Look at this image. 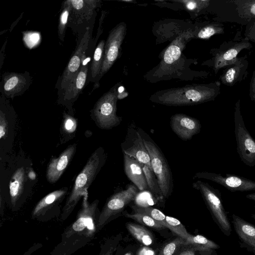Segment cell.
Listing matches in <instances>:
<instances>
[{
	"mask_svg": "<svg viewBox=\"0 0 255 255\" xmlns=\"http://www.w3.org/2000/svg\"><path fill=\"white\" fill-rule=\"evenodd\" d=\"M82 198L81 208L76 220L64 230L61 242L50 255H71L91 242L99 231V201L96 199L90 203L88 193Z\"/></svg>",
	"mask_w": 255,
	"mask_h": 255,
	"instance_id": "6da1fadb",
	"label": "cell"
},
{
	"mask_svg": "<svg viewBox=\"0 0 255 255\" xmlns=\"http://www.w3.org/2000/svg\"><path fill=\"white\" fill-rule=\"evenodd\" d=\"M219 81L209 84H192L157 91L149 100L168 106L198 105L213 101L220 94Z\"/></svg>",
	"mask_w": 255,
	"mask_h": 255,
	"instance_id": "7a4b0ae2",
	"label": "cell"
},
{
	"mask_svg": "<svg viewBox=\"0 0 255 255\" xmlns=\"http://www.w3.org/2000/svg\"><path fill=\"white\" fill-rule=\"evenodd\" d=\"M106 159V153L102 147L95 150L91 155L83 170L77 175L66 201L61 215L62 221L70 216L80 199L88 193V188L104 165Z\"/></svg>",
	"mask_w": 255,
	"mask_h": 255,
	"instance_id": "3957f363",
	"label": "cell"
},
{
	"mask_svg": "<svg viewBox=\"0 0 255 255\" xmlns=\"http://www.w3.org/2000/svg\"><path fill=\"white\" fill-rule=\"evenodd\" d=\"M138 130L149 153L152 169L157 179L163 197L168 198L173 192V180L166 158L150 135L138 127Z\"/></svg>",
	"mask_w": 255,
	"mask_h": 255,
	"instance_id": "277c9868",
	"label": "cell"
},
{
	"mask_svg": "<svg viewBox=\"0 0 255 255\" xmlns=\"http://www.w3.org/2000/svg\"><path fill=\"white\" fill-rule=\"evenodd\" d=\"M192 186L200 192L214 222L222 233L227 237L230 236L232 229L223 204L220 191L201 180L193 182Z\"/></svg>",
	"mask_w": 255,
	"mask_h": 255,
	"instance_id": "5b68a950",
	"label": "cell"
},
{
	"mask_svg": "<svg viewBox=\"0 0 255 255\" xmlns=\"http://www.w3.org/2000/svg\"><path fill=\"white\" fill-rule=\"evenodd\" d=\"M118 84L111 88L95 103L91 117L101 128L110 129L120 125L123 118L117 114Z\"/></svg>",
	"mask_w": 255,
	"mask_h": 255,
	"instance_id": "8992f818",
	"label": "cell"
},
{
	"mask_svg": "<svg viewBox=\"0 0 255 255\" xmlns=\"http://www.w3.org/2000/svg\"><path fill=\"white\" fill-rule=\"evenodd\" d=\"M235 133L237 152L242 161L246 165H255V140L245 127L240 109V100L235 104L234 113Z\"/></svg>",
	"mask_w": 255,
	"mask_h": 255,
	"instance_id": "52a82bcc",
	"label": "cell"
},
{
	"mask_svg": "<svg viewBox=\"0 0 255 255\" xmlns=\"http://www.w3.org/2000/svg\"><path fill=\"white\" fill-rule=\"evenodd\" d=\"M137 188L128 184L124 190L112 195L107 200L101 211L98 222V230L102 229L112 217L124 210L126 207L136 198Z\"/></svg>",
	"mask_w": 255,
	"mask_h": 255,
	"instance_id": "ba28073f",
	"label": "cell"
},
{
	"mask_svg": "<svg viewBox=\"0 0 255 255\" xmlns=\"http://www.w3.org/2000/svg\"><path fill=\"white\" fill-rule=\"evenodd\" d=\"M252 47L246 37L240 40L225 42L219 48L211 50L213 57L210 66L216 74L220 69L235 63L238 60V55L242 50L250 49Z\"/></svg>",
	"mask_w": 255,
	"mask_h": 255,
	"instance_id": "9c48e42d",
	"label": "cell"
},
{
	"mask_svg": "<svg viewBox=\"0 0 255 255\" xmlns=\"http://www.w3.org/2000/svg\"><path fill=\"white\" fill-rule=\"evenodd\" d=\"M90 38V28H88L81 37L76 51L63 73L58 78L55 85L58 90V95L67 87L73 77L79 71L84 60L86 59V52L88 49Z\"/></svg>",
	"mask_w": 255,
	"mask_h": 255,
	"instance_id": "30bf717a",
	"label": "cell"
},
{
	"mask_svg": "<svg viewBox=\"0 0 255 255\" xmlns=\"http://www.w3.org/2000/svg\"><path fill=\"white\" fill-rule=\"evenodd\" d=\"M121 146L123 153L135 158L152 170L149 153L138 130V127L134 122L128 125L125 139Z\"/></svg>",
	"mask_w": 255,
	"mask_h": 255,
	"instance_id": "8fae6325",
	"label": "cell"
},
{
	"mask_svg": "<svg viewBox=\"0 0 255 255\" xmlns=\"http://www.w3.org/2000/svg\"><path fill=\"white\" fill-rule=\"evenodd\" d=\"M126 31V24L124 22L117 24L110 31L105 43L104 60L100 80L118 58Z\"/></svg>",
	"mask_w": 255,
	"mask_h": 255,
	"instance_id": "7c38bea8",
	"label": "cell"
},
{
	"mask_svg": "<svg viewBox=\"0 0 255 255\" xmlns=\"http://www.w3.org/2000/svg\"><path fill=\"white\" fill-rule=\"evenodd\" d=\"M100 2V0H71L67 26L77 33L80 27L91 21Z\"/></svg>",
	"mask_w": 255,
	"mask_h": 255,
	"instance_id": "4fadbf2b",
	"label": "cell"
},
{
	"mask_svg": "<svg viewBox=\"0 0 255 255\" xmlns=\"http://www.w3.org/2000/svg\"><path fill=\"white\" fill-rule=\"evenodd\" d=\"M193 179H204L216 182L232 192L255 191V181L236 175L221 174L206 171L196 173Z\"/></svg>",
	"mask_w": 255,
	"mask_h": 255,
	"instance_id": "5bb4252c",
	"label": "cell"
},
{
	"mask_svg": "<svg viewBox=\"0 0 255 255\" xmlns=\"http://www.w3.org/2000/svg\"><path fill=\"white\" fill-rule=\"evenodd\" d=\"M67 193V188L55 190L42 198L35 206L31 217L41 221H48L56 216V211Z\"/></svg>",
	"mask_w": 255,
	"mask_h": 255,
	"instance_id": "9a60e30c",
	"label": "cell"
},
{
	"mask_svg": "<svg viewBox=\"0 0 255 255\" xmlns=\"http://www.w3.org/2000/svg\"><path fill=\"white\" fill-rule=\"evenodd\" d=\"M32 82L29 72H5L0 82V92L7 99L21 96L28 89Z\"/></svg>",
	"mask_w": 255,
	"mask_h": 255,
	"instance_id": "2e32d148",
	"label": "cell"
},
{
	"mask_svg": "<svg viewBox=\"0 0 255 255\" xmlns=\"http://www.w3.org/2000/svg\"><path fill=\"white\" fill-rule=\"evenodd\" d=\"M89 72V64L84 61L78 73L73 77L67 87L59 95L57 103L64 106L70 114H73L72 106L82 92L86 83Z\"/></svg>",
	"mask_w": 255,
	"mask_h": 255,
	"instance_id": "e0dca14e",
	"label": "cell"
},
{
	"mask_svg": "<svg viewBox=\"0 0 255 255\" xmlns=\"http://www.w3.org/2000/svg\"><path fill=\"white\" fill-rule=\"evenodd\" d=\"M172 130L181 139L188 140L201 130L200 121L192 117L183 114H176L170 118Z\"/></svg>",
	"mask_w": 255,
	"mask_h": 255,
	"instance_id": "ac0fdd59",
	"label": "cell"
},
{
	"mask_svg": "<svg viewBox=\"0 0 255 255\" xmlns=\"http://www.w3.org/2000/svg\"><path fill=\"white\" fill-rule=\"evenodd\" d=\"M232 222L240 248L255 255V226L235 214L232 215Z\"/></svg>",
	"mask_w": 255,
	"mask_h": 255,
	"instance_id": "d6986e66",
	"label": "cell"
},
{
	"mask_svg": "<svg viewBox=\"0 0 255 255\" xmlns=\"http://www.w3.org/2000/svg\"><path fill=\"white\" fill-rule=\"evenodd\" d=\"M195 32L186 31L177 37L166 48L164 53L159 69L166 70L180 58L187 40L194 37Z\"/></svg>",
	"mask_w": 255,
	"mask_h": 255,
	"instance_id": "ffe728a7",
	"label": "cell"
},
{
	"mask_svg": "<svg viewBox=\"0 0 255 255\" xmlns=\"http://www.w3.org/2000/svg\"><path fill=\"white\" fill-rule=\"evenodd\" d=\"M76 149V144L71 145L58 157L50 160L46 171V178L49 182L54 183L59 180L72 159Z\"/></svg>",
	"mask_w": 255,
	"mask_h": 255,
	"instance_id": "44dd1931",
	"label": "cell"
},
{
	"mask_svg": "<svg viewBox=\"0 0 255 255\" xmlns=\"http://www.w3.org/2000/svg\"><path fill=\"white\" fill-rule=\"evenodd\" d=\"M249 62L247 55L238 57L233 64L226 67L219 77L220 82L228 86H233L247 77Z\"/></svg>",
	"mask_w": 255,
	"mask_h": 255,
	"instance_id": "7402d4cb",
	"label": "cell"
},
{
	"mask_svg": "<svg viewBox=\"0 0 255 255\" xmlns=\"http://www.w3.org/2000/svg\"><path fill=\"white\" fill-rule=\"evenodd\" d=\"M124 155V170L128 178L140 191L149 190L142 163L125 153Z\"/></svg>",
	"mask_w": 255,
	"mask_h": 255,
	"instance_id": "603a6c76",
	"label": "cell"
},
{
	"mask_svg": "<svg viewBox=\"0 0 255 255\" xmlns=\"http://www.w3.org/2000/svg\"><path fill=\"white\" fill-rule=\"evenodd\" d=\"M26 180V174L24 167L17 169L9 183V195L11 207L13 210H17V204L23 193L24 185Z\"/></svg>",
	"mask_w": 255,
	"mask_h": 255,
	"instance_id": "cb8c5ba5",
	"label": "cell"
},
{
	"mask_svg": "<svg viewBox=\"0 0 255 255\" xmlns=\"http://www.w3.org/2000/svg\"><path fill=\"white\" fill-rule=\"evenodd\" d=\"M105 41L101 40L95 49L90 67V79L89 80L94 83L93 90L99 86L100 75L104 60Z\"/></svg>",
	"mask_w": 255,
	"mask_h": 255,
	"instance_id": "d4e9b609",
	"label": "cell"
},
{
	"mask_svg": "<svg viewBox=\"0 0 255 255\" xmlns=\"http://www.w3.org/2000/svg\"><path fill=\"white\" fill-rule=\"evenodd\" d=\"M185 241V245H191L197 251L204 253L206 255H217L216 250L220 248L216 243L200 235H190Z\"/></svg>",
	"mask_w": 255,
	"mask_h": 255,
	"instance_id": "484cf974",
	"label": "cell"
},
{
	"mask_svg": "<svg viewBox=\"0 0 255 255\" xmlns=\"http://www.w3.org/2000/svg\"><path fill=\"white\" fill-rule=\"evenodd\" d=\"M126 227L130 234L145 246H149L153 244V234L143 226L129 222L127 224Z\"/></svg>",
	"mask_w": 255,
	"mask_h": 255,
	"instance_id": "4316f807",
	"label": "cell"
},
{
	"mask_svg": "<svg viewBox=\"0 0 255 255\" xmlns=\"http://www.w3.org/2000/svg\"><path fill=\"white\" fill-rule=\"evenodd\" d=\"M71 10V0L64 1L62 4L61 12L59 16L58 26V34L59 39L63 41L66 28L68 25V18Z\"/></svg>",
	"mask_w": 255,
	"mask_h": 255,
	"instance_id": "83f0119b",
	"label": "cell"
},
{
	"mask_svg": "<svg viewBox=\"0 0 255 255\" xmlns=\"http://www.w3.org/2000/svg\"><path fill=\"white\" fill-rule=\"evenodd\" d=\"M224 33V27L220 23H212L207 24L200 28L195 34L194 37L202 39H208L216 34Z\"/></svg>",
	"mask_w": 255,
	"mask_h": 255,
	"instance_id": "f1b7e54d",
	"label": "cell"
},
{
	"mask_svg": "<svg viewBox=\"0 0 255 255\" xmlns=\"http://www.w3.org/2000/svg\"><path fill=\"white\" fill-rule=\"evenodd\" d=\"M241 17L246 18H255V0H233Z\"/></svg>",
	"mask_w": 255,
	"mask_h": 255,
	"instance_id": "f546056e",
	"label": "cell"
},
{
	"mask_svg": "<svg viewBox=\"0 0 255 255\" xmlns=\"http://www.w3.org/2000/svg\"><path fill=\"white\" fill-rule=\"evenodd\" d=\"M149 190L157 197H163L153 170L147 165L142 164Z\"/></svg>",
	"mask_w": 255,
	"mask_h": 255,
	"instance_id": "4dcf8cb0",
	"label": "cell"
},
{
	"mask_svg": "<svg viewBox=\"0 0 255 255\" xmlns=\"http://www.w3.org/2000/svg\"><path fill=\"white\" fill-rule=\"evenodd\" d=\"M134 213L146 214L166 228V215L159 210L151 207H143L138 205L131 206Z\"/></svg>",
	"mask_w": 255,
	"mask_h": 255,
	"instance_id": "1f68e13d",
	"label": "cell"
},
{
	"mask_svg": "<svg viewBox=\"0 0 255 255\" xmlns=\"http://www.w3.org/2000/svg\"><path fill=\"white\" fill-rule=\"evenodd\" d=\"M185 242V239L177 236L165 244L160 249L158 255H177Z\"/></svg>",
	"mask_w": 255,
	"mask_h": 255,
	"instance_id": "d6a6232c",
	"label": "cell"
},
{
	"mask_svg": "<svg viewBox=\"0 0 255 255\" xmlns=\"http://www.w3.org/2000/svg\"><path fill=\"white\" fill-rule=\"evenodd\" d=\"M123 214L125 217L131 218L143 225L151 228L156 230L165 228L162 224L146 214L138 213L129 214L127 212H124Z\"/></svg>",
	"mask_w": 255,
	"mask_h": 255,
	"instance_id": "836d02e7",
	"label": "cell"
},
{
	"mask_svg": "<svg viewBox=\"0 0 255 255\" xmlns=\"http://www.w3.org/2000/svg\"><path fill=\"white\" fill-rule=\"evenodd\" d=\"M166 228L169 229L177 236L185 239L190 235L187 232L182 224L178 219L173 217L166 216Z\"/></svg>",
	"mask_w": 255,
	"mask_h": 255,
	"instance_id": "e575fe53",
	"label": "cell"
},
{
	"mask_svg": "<svg viewBox=\"0 0 255 255\" xmlns=\"http://www.w3.org/2000/svg\"><path fill=\"white\" fill-rule=\"evenodd\" d=\"M122 235H118L115 237L107 240L101 246L98 255H113L121 240Z\"/></svg>",
	"mask_w": 255,
	"mask_h": 255,
	"instance_id": "d590c367",
	"label": "cell"
},
{
	"mask_svg": "<svg viewBox=\"0 0 255 255\" xmlns=\"http://www.w3.org/2000/svg\"><path fill=\"white\" fill-rule=\"evenodd\" d=\"M182 3L186 9L189 11L199 12L207 7L210 2L209 0H185L178 1Z\"/></svg>",
	"mask_w": 255,
	"mask_h": 255,
	"instance_id": "8d00e7d4",
	"label": "cell"
},
{
	"mask_svg": "<svg viewBox=\"0 0 255 255\" xmlns=\"http://www.w3.org/2000/svg\"><path fill=\"white\" fill-rule=\"evenodd\" d=\"M77 128V122L76 119L71 115L65 113L64 114L62 128L64 133L72 134L74 133Z\"/></svg>",
	"mask_w": 255,
	"mask_h": 255,
	"instance_id": "74e56055",
	"label": "cell"
},
{
	"mask_svg": "<svg viewBox=\"0 0 255 255\" xmlns=\"http://www.w3.org/2000/svg\"><path fill=\"white\" fill-rule=\"evenodd\" d=\"M7 129V122L6 119L5 111L3 107L0 105V138L5 137Z\"/></svg>",
	"mask_w": 255,
	"mask_h": 255,
	"instance_id": "f35d334b",
	"label": "cell"
},
{
	"mask_svg": "<svg viewBox=\"0 0 255 255\" xmlns=\"http://www.w3.org/2000/svg\"><path fill=\"white\" fill-rule=\"evenodd\" d=\"M245 35L249 40L255 42V18L251 19L247 26Z\"/></svg>",
	"mask_w": 255,
	"mask_h": 255,
	"instance_id": "ab89813d",
	"label": "cell"
},
{
	"mask_svg": "<svg viewBox=\"0 0 255 255\" xmlns=\"http://www.w3.org/2000/svg\"><path fill=\"white\" fill-rule=\"evenodd\" d=\"M197 250L191 245H184L177 255H195Z\"/></svg>",
	"mask_w": 255,
	"mask_h": 255,
	"instance_id": "60d3db41",
	"label": "cell"
},
{
	"mask_svg": "<svg viewBox=\"0 0 255 255\" xmlns=\"http://www.w3.org/2000/svg\"><path fill=\"white\" fill-rule=\"evenodd\" d=\"M249 96L251 100L255 102V69L251 79Z\"/></svg>",
	"mask_w": 255,
	"mask_h": 255,
	"instance_id": "b9f144b4",
	"label": "cell"
},
{
	"mask_svg": "<svg viewBox=\"0 0 255 255\" xmlns=\"http://www.w3.org/2000/svg\"><path fill=\"white\" fill-rule=\"evenodd\" d=\"M136 255H155V253L151 249L144 247L138 250Z\"/></svg>",
	"mask_w": 255,
	"mask_h": 255,
	"instance_id": "7bdbcfd3",
	"label": "cell"
},
{
	"mask_svg": "<svg viewBox=\"0 0 255 255\" xmlns=\"http://www.w3.org/2000/svg\"><path fill=\"white\" fill-rule=\"evenodd\" d=\"M42 245L40 244H35L29 249L23 255H30L34 251L41 248Z\"/></svg>",
	"mask_w": 255,
	"mask_h": 255,
	"instance_id": "ee69618b",
	"label": "cell"
},
{
	"mask_svg": "<svg viewBox=\"0 0 255 255\" xmlns=\"http://www.w3.org/2000/svg\"><path fill=\"white\" fill-rule=\"evenodd\" d=\"M246 197L247 198H248L249 199H250V200L255 201V192H254L253 193L247 194L246 196Z\"/></svg>",
	"mask_w": 255,
	"mask_h": 255,
	"instance_id": "f6af8a7d",
	"label": "cell"
},
{
	"mask_svg": "<svg viewBox=\"0 0 255 255\" xmlns=\"http://www.w3.org/2000/svg\"><path fill=\"white\" fill-rule=\"evenodd\" d=\"M251 216L255 220V214H252Z\"/></svg>",
	"mask_w": 255,
	"mask_h": 255,
	"instance_id": "bcb514c9",
	"label": "cell"
},
{
	"mask_svg": "<svg viewBox=\"0 0 255 255\" xmlns=\"http://www.w3.org/2000/svg\"><path fill=\"white\" fill-rule=\"evenodd\" d=\"M122 1H124V2H131L132 1L131 0H122Z\"/></svg>",
	"mask_w": 255,
	"mask_h": 255,
	"instance_id": "7dc6e473",
	"label": "cell"
},
{
	"mask_svg": "<svg viewBox=\"0 0 255 255\" xmlns=\"http://www.w3.org/2000/svg\"><path fill=\"white\" fill-rule=\"evenodd\" d=\"M125 255H131V254L130 253H128L127 254H126Z\"/></svg>",
	"mask_w": 255,
	"mask_h": 255,
	"instance_id": "c3c4849f",
	"label": "cell"
}]
</instances>
